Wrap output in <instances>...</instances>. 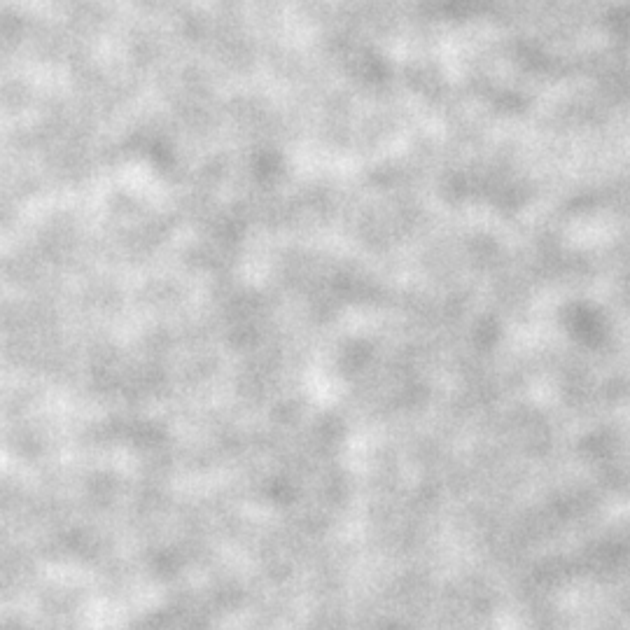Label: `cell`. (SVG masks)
<instances>
[]
</instances>
